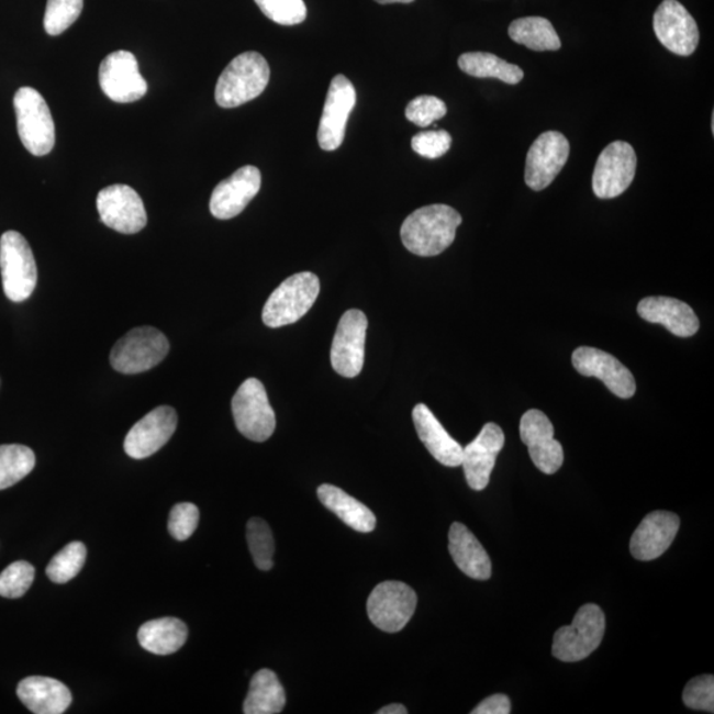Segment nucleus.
Wrapping results in <instances>:
<instances>
[{
	"label": "nucleus",
	"mask_w": 714,
	"mask_h": 714,
	"mask_svg": "<svg viewBox=\"0 0 714 714\" xmlns=\"http://www.w3.org/2000/svg\"><path fill=\"white\" fill-rule=\"evenodd\" d=\"M460 224L462 216L449 205L422 207L402 224V244L415 256H438L454 243Z\"/></svg>",
	"instance_id": "obj_1"
},
{
	"label": "nucleus",
	"mask_w": 714,
	"mask_h": 714,
	"mask_svg": "<svg viewBox=\"0 0 714 714\" xmlns=\"http://www.w3.org/2000/svg\"><path fill=\"white\" fill-rule=\"evenodd\" d=\"M269 80L270 68L265 57L258 52H245L233 58L219 77L214 99L224 109L242 107L261 96Z\"/></svg>",
	"instance_id": "obj_2"
},
{
	"label": "nucleus",
	"mask_w": 714,
	"mask_h": 714,
	"mask_svg": "<svg viewBox=\"0 0 714 714\" xmlns=\"http://www.w3.org/2000/svg\"><path fill=\"white\" fill-rule=\"evenodd\" d=\"M321 282L314 272L291 276L272 291L263 310V321L270 328L289 326L306 315L320 295Z\"/></svg>",
	"instance_id": "obj_3"
},
{
	"label": "nucleus",
	"mask_w": 714,
	"mask_h": 714,
	"mask_svg": "<svg viewBox=\"0 0 714 714\" xmlns=\"http://www.w3.org/2000/svg\"><path fill=\"white\" fill-rule=\"evenodd\" d=\"M14 108L23 146L35 157H44L54 150L55 121L44 97L34 88H21L14 97Z\"/></svg>",
	"instance_id": "obj_4"
},
{
	"label": "nucleus",
	"mask_w": 714,
	"mask_h": 714,
	"mask_svg": "<svg viewBox=\"0 0 714 714\" xmlns=\"http://www.w3.org/2000/svg\"><path fill=\"white\" fill-rule=\"evenodd\" d=\"M605 628L606 620L602 609L588 603L577 612L571 625L557 629L551 654L565 663L587 659L601 646Z\"/></svg>",
	"instance_id": "obj_5"
},
{
	"label": "nucleus",
	"mask_w": 714,
	"mask_h": 714,
	"mask_svg": "<svg viewBox=\"0 0 714 714\" xmlns=\"http://www.w3.org/2000/svg\"><path fill=\"white\" fill-rule=\"evenodd\" d=\"M0 270L5 297L15 303L27 301L36 289L37 266L34 253L21 233L9 231L0 238Z\"/></svg>",
	"instance_id": "obj_6"
},
{
	"label": "nucleus",
	"mask_w": 714,
	"mask_h": 714,
	"mask_svg": "<svg viewBox=\"0 0 714 714\" xmlns=\"http://www.w3.org/2000/svg\"><path fill=\"white\" fill-rule=\"evenodd\" d=\"M170 350L165 334L148 326L136 327L114 344L110 365L116 372L136 375L160 365Z\"/></svg>",
	"instance_id": "obj_7"
},
{
	"label": "nucleus",
	"mask_w": 714,
	"mask_h": 714,
	"mask_svg": "<svg viewBox=\"0 0 714 714\" xmlns=\"http://www.w3.org/2000/svg\"><path fill=\"white\" fill-rule=\"evenodd\" d=\"M232 413L236 427L244 437L265 443L276 431V413L261 381L250 378L237 389L232 400Z\"/></svg>",
	"instance_id": "obj_8"
},
{
	"label": "nucleus",
	"mask_w": 714,
	"mask_h": 714,
	"mask_svg": "<svg viewBox=\"0 0 714 714\" xmlns=\"http://www.w3.org/2000/svg\"><path fill=\"white\" fill-rule=\"evenodd\" d=\"M417 607V594L404 582L386 581L373 589L367 612L373 625L386 633H399Z\"/></svg>",
	"instance_id": "obj_9"
},
{
	"label": "nucleus",
	"mask_w": 714,
	"mask_h": 714,
	"mask_svg": "<svg viewBox=\"0 0 714 714\" xmlns=\"http://www.w3.org/2000/svg\"><path fill=\"white\" fill-rule=\"evenodd\" d=\"M367 328V316L360 310H348L342 316L331 347V365L343 378L354 379L365 367Z\"/></svg>",
	"instance_id": "obj_10"
},
{
	"label": "nucleus",
	"mask_w": 714,
	"mask_h": 714,
	"mask_svg": "<svg viewBox=\"0 0 714 714\" xmlns=\"http://www.w3.org/2000/svg\"><path fill=\"white\" fill-rule=\"evenodd\" d=\"M636 154L627 142L615 141L600 154L593 172L596 198L614 199L627 191L636 172Z\"/></svg>",
	"instance_id": "obj_11"
},
{
	"label": "nucleus",
	"mask_w": 714,
	"mask_h": 714,
	"mask_svg": "<svg viewBox=\"0 0 714 714\" xmlns=\"http://www.w3.org/2000/svg\"><path fill=\"white\" fill-rule=\"evenodd\" d=\"M101 222L123 235H134L147 225L145 204L132 187L114 185L97 197Z\"/></svg>",
	"instance_id": "obj_12"
},
{
	"label": "nucleus",
	"mask_w": 714,
	"mask_h": 714,
	"mask_svg": "<svg viewBox=\"0 0 714 714\" xmlns=\"http://www.w3.org/2000/svg\"><path fill=\"white\" fill-rule=\"evenodd\" d=\"M356 105L354 83L346 76L337 75L331 81L323 114L317 127V142L324 152H335L346 135L347 121Z\"/></svg>",
	"instance_id": "obj_13"
},
{
	"label": "nucleus",
	"mask_w": 714,
	"mask_h": 714,
	"mask_svg": "<svg viewBox=\"0 0 714 714\" xmlns=\"http://www.w3.org/2000/svg\"><path fill=\"white\" fill-rule=\"evenodd\" d=\"M100 86L110 100L120 103L135 102L147 93L136 57L129 51L110 54L100 65Z\"/></svg>",
	"instance_id": "obj_14"
},
{
	"label": "nucleus",
	"mask_w": 714,
	"mask_h": 714,
	"mask_svg": "<svg viewBox=\"0 0 714 714\" xmlns=\"http://www.w3.org/2000/svg\"><path fill=\"white\" fill-rule=\"evenodd\" d=\"M570 146L567 136L558 132H545L534 142L525 164V183L534 191H543L554 183L567 165Z\"/></svg>",
	"instance_id": "obj_15"
},
{
	"label": "nucleus",
	"mask_w": 714,
	"mask_h": 714,
	"mask_svg": "<svg viewBox=\"0 0 714 714\" xmlns=\"http://www.w3.org/2000/svg\"><path fill=\"white\" fill-rule=\"evenodd\" d=\"M654 31L665 47L679 56H691L700 42L696 21L678 0H665L654 15Z\"/></svg>",
	"instance_id": "obj_16"
},
{
	"label": "nucleus",
	"mask_w": 714,
	"mask_h": 714,
	"mask_svg": "<svg viewBox=\"0 0 714 714\" xmlns=\"http://www.w3.org/2000/svg\"><path fill=\"white\" fill-rule=\"evenodd\" d=\"M521 437L527 445L532 462L547 476H554L564 464V450L555 439V427L547 414L537 409L524 413L521 421Z\"/></svg>",
	"instance_id": "obj_17"
},
{
	"label": "nucleus",
	"mask_w": 714,
	"mask_h": 714,
	"mask_svg": "<svg viewBox=\"0 0 714 714\" xmlns=\"http://www.w3.org/2000/svg\"><path fill=\"white\" fill-rule=\"evenodd\" d=\"M571 361L577 372L585 378L600 379L620 399H632L636 392L633 373L605 350L580 347L574 350Z\"/></svg>",
	"instance_id": "obj_18"
},
{
	"label": "nucleus",
	"mask_w": 714,
	"mask_h": 714,
	"mask_svg": "<svg viewBox=\"0 0 714 714\" xmlns=\"http://www.w3.org/2000/svg\"><path fill=\"white\" fill-rule=\"evenodd\" d=\"M177 426L178 414L174 408H155L127 433L123 449L133 459L152 457L171 439Z\"/></svg>",
	"instance_id": "obj_19"
},
{
	"label": "nucleus",
	"mask_w": 714,
	"mask_h": 714,
	"mask_svg": "<svg viewBox=\"0 0 714 714\" xmlns=\"http://www.w3.org/2000/svg\"><path fill=\"white\" fill-rule=\"evenodd\" d=\"M261 172L255 166H244L214 188L210 201L213 217L231 220L238 216L261 190Z\"/></svg>",
	"instance_id": "obj_20"
},
{
	"label": "nucleus",
	"mask_w": 714,
	"mask_h": 714,
	"mask_svg": "<svg viewBox=\"0 0 714 714\" xmlns=\"http://www.w3.org/2000/svg\"><path fill=\"white\" fill-rule=\"evenodd\" d=\"M505 443L502 427L489 422L471 444L464 447L462 465L470 489L482 491L490 483L499 453Z\"/></svg>",
	"instance_id": "obj_21"
},
{
	"label": "nucleus",
	"mask_w": 714,
	"mask_h": 714,
	"mask_svg": "<svg viewBox=\"0 0 714 714\" xmlns=\"http://www.w3.org/2000/svg\"><path fill=\"white\" fill-rule=\"evenodd\" d=\"M679 527L680 518L672 512H651L635 529L629 542V551L636 560L652 561L671 547Z\"/></svg>",
	"instance_id": "obj_22"
},
{
	"label": "nucleus",
	"mask_w": 714,
	"mask_h": 714,
	"mask_svg": "<svg viewBox=\"0 0 714 714\" xmlns=\"http://www.w3.org/2000/svg\"><path fill=\"white\" fill-rule=\"evenodd\" d=\"M638 314L642 320L661 324L679 337H691L700 328L699 317L692 308L674 298H645L638 304Z\"/></svg>",
	"instance_id": "obj_23"
},
{
	"label": "nucleus",
	"mask_w": 714,
	"mask_h": 714,
	"mask_svg": "<svg viewBox=\"0 0 714 714\" xmlns=\"http://www.w3.org/2000/svg\"><path fill=\"white\" fill-rule=\"evenodd\" d=\"M413 422L421 443L428 453L447 467L462 465L464 447L454 439L425 404L415 405Z\"/></svg>",
	"instance_id": "obj_24"
},
{
	"label": "nucleus",
	"mask_w": 714,
	"mask_h": 714,
	"mask_svg": "<svg viewBox=\"0 0 714 714\" xmlns=\"http://www.w3.org/2000/svg\"><path fill=\"white\" fill-rule=\"evenodd\" d=\"M18 698L35 714H62L71 704L69 688L52 678L30 677L18 685Z\"/></svg>",
	"instance_id": "obj_25"
},
{
	"label": "nucleus",
	"mask_w": 714,
	"mask_h": 714,
	"mask_svg": "<svg viewBox=\"0 0 714 714\" xmlns=\"http://www.w3.org/2000/svg\"><path fill=\"white\" fill-rule=\"evenodd\" d=\"M449 551L460 571L470 579H491L492 564L483 545L462 523H454L449 532Z\"/></svg>",
	"instance_id": "obj_26"
},
{
	"label": "nucleus",
	"mask_w": 714,
	"mask_h": 714,
	"mask_svg": "<svg viewBox=\"0 0 714 714\" xmlns=\"http://www.w3.org/2000/svg\"><path fill=\"white\" fill-rule=\"evenodd\" d=\"M317 498L324 507L334 512L348 527L361 532V534H369L375 529L376 516L373 512L339 487L322 484L317 489Z\"/></svg>",
	"instance_id": "obj_27"
},
{
	"label": "nucleus",
	"mask_w": 714,
	"mask_h": 714,
	"mask_svg": "<svg viewBox=\"0 0 714 714\" xmlns=\"http://www.w3.org/2000/svg\"><path fill=\"white\" fill-rule=\"evenodd\" d=\"M187 638L186 623L172 616L143 623L138 632L142 648L160 657L179 651L186 645Z\"/></svg>",
	"instance_id": "obj_28"
},
{
	"label": "nucleus",
	"mask_w": 714,
	"mask_h": 714,
	"mask_svg": "<svg viewBox=\"0 0 714 714\" xmlns=\"http://www.w3.org/2000/svg\"><path fill=\"white\" fill-rule=\"evenodd\" d=\"M286 693L276 672L258 671L250 680L248 696L244 701L245 714H277L283 711Z\"/></svg>",
	"instance_id": "obj_29"
},
{
	"label": "nucleus",
	"mask_w": 714,
	"mask_h": 714,
	"mask_svg": "<svg viewBox=\"0 0 714 714\" xmlns=\"http://www.w3.org/2000/svg\"><path fill=\"white\" fill-rule=\"evenodd\" d=\"M460 70L477 79H497L510 86H516L524 77L517 65L510 64L489 52H469L458 58Z\"/></svg>",
	"instance_id": "obj_30"
},
{
	"label": "nucleus",
	"mask_w": 714,
	"mask_h": 714,
	"mask_svg": "<svg viewBox=\"0 0 714 714\" xmlns=\"http://www.w3.org/2000/svg\"><path fill=\"white\" fill-rule=\"evenodd\" d=\"M509 35L517 44L537 51H558L561 48V41L548 19L542 16H528L512 22Z\"/></svg>",
	"instance_id": "obj_31"
},
{
	"label": "nucleus",
	"mask_w": 714,
	"mask_h": 714,
	"mask_svg": "<svg viewBox=\"0 0 714 714\" xmlns=\"http://www.w3.org/2000/svg\"><path fill=\"white\" fill-rule=\"evenodd\" d=\"M35 453L23 445L0 446V491L21 482L35 469Z\"/></svg>",
	"instance_id": "obj_32"
},
{
	"label": "nucleus",
	"mask_w": 714,
	"mask_h": 714,
	"mask_svg": "<svg viewBox=\"0 0 714 714\" xmlns=\"http://www.w3.org/2000/svg\"><path fill=\"white\" fill-rule=\"evenodd\" d=\"M87 561V547L81 542H74L64 547L52 558L47 576L52 582L67 583L79 576Z\"/></svg>",
	"instance_id": "obj_33"
},
{
	"label": "nucleus",
	"mask_w": 714,
	"mask_h": 714,
	"mask_svg": "<svg viewBox=\"0 0 714 714\" xmlns=\"http://www.w3.org/2000/svg\"><path fill=\"white\" fill-rule=\"evenodd\" d=\"M246 540H248L253 561L259 570L268 571L272 568L275 556V538H272L269 524L264 518L253 517L246 525Z\"/></svg>",
	"instance_id": "obj_34"
},
{
	"label": "nucleus",
	"mask_w": 714,
	"mask_h": 714,
	"mask_svg": "<svg viewBox=\"0 0 714 714\" xmlns=\"http://www.w3.org/2000/svg\"><path fill=\"white\" fill-rule=\"evenodd\" d=\"M83 0H48L44 29L51 36L62 35L81 15Z\"/></svg>",
	"instance_id": "obj_35"
},
{
	"label": "nucleus",
	"mask_w": 714,
	"mask_h": 714,
	"mask_svg": "<svg viewBox=\"0 0 714 714\" xmlns=\"http://www.w3.org/2000/svg\"><path fill=\"white\" fill-rule=\"evenodd\" d=\"M35 580V568L27 561H15L0 573V595L4 599H21Z\"/></svg>",
	"instance_id": "obj_36"
},
{
	"label": "nucleus",
	"mask_w": 714,
	"mask_h": 714,
	"mask_svg": "<svg viewBox=\"0 0 714 714\" xmlns=\"http://www.w3.org/2000/svg\"><path fill=\"white\" fill-rule=\"evenodd\" d=\"M270 21L281 25H297L306 21L308 8L303 0H255Z\"/></svg>",
	"instance_id": "obj_37"
},
{
	"label": "nucleus",
	"mask_w": 714,
	"mask_h": 714,
	"mask_svg": "<svg viewBox=\"0 0 714 714\" xmlns=\"http://www.w3.org/2000/svg\"><path fill=\"white\" fill-rule=\"evenodd\" d=\"M446 113V103L434 96L415 97L405 110L408 121L420 127L431 126L432 123L444 119Z\"/></svg>",
	"instance_id": "obj_38"
},
{
	"label": "nucleus",
	"mask_w": 714,
	"mask_h": 714,
	"mask_svg": "<svg viewBox=\"0 0 714 714\" xmlns=\"http://www.w3.org/2000/svg\"><path fill=\"white\" fill-rule=\"evenodd\" d=\"M200 512L192 503H179L174 505L170 517H168V532L178 542H186L190 538L199 525Z\"/></svg>",
	"instance_id": "obj_39"
},
{
	"label": "nucleus",
	"mask_w": 714,
	"mask_h": 714,
	"mask_svg": "<svg viewBox=\"0 0 714 714\" xmlns=\"http://www.w3.org/2000/svg\"><path fill=\"white\" fill-rule=\"evenodd\" d=\"M683 701L694 711L714 712V678L703 674L688 681L684 688Z\"/></svg>",
	"instance_id": "obj_40"
},
{
	"label": "nucleus",
	"mask_w": 714,
	"mask_h": 714,
	"mask_svg": "<svg viewBox=\"0 0 714 714\" xmlns=\"http://www.w3.org/2000/svg\"><path fill=\"white\" fill-rule=\"evenodd\" d=\"M451 135L446 130H432L415 134L412 138V148L421 157L437 159L450 150Z\"/></svg>",
	"instance_id": "obj_41"
},
{
	"label": "nucleus",
	"mask_w": 714,
	"mask_h": 714,
	"mask_svg": "<svg viewBox=\"0 0 714 714\" xmlns=\"http://www.w3.org/2000/svg\"><path fill=\"white\" fill-rule=\"evenodd\" d=\"M472 714H510L511 701L505 694L498 693L487 698L480 703Z\"/></svg>",
	"instance_id": "obj_42"
},
{
	"label": "nucleus",
	"mask_w": 714,
	"mask_h": 714,
	"mask_svg": "<svg viewBox=\"0 0 714 714\" xmlns=\"http://www.w3.org/2000/svg\"><path fill=\"white\" fill-rule=\"evenodd\" d=\"M379 714H406V707L401 704H391L387 705L384 707H381L380 711H378Z\"/></svg>",
	"instance_id": "obj_43"
},
{
	"label": "nucleus",
	"mask_w": 714,
	"mask_h": 714,
	"mask_svg": "<svg viewBox=\"0 0 714 714\" xmlns=\"http://www.w3.org/2000/svg\"><path fill=\"white\" fill-rule=\"evenodd\" d=\"M380 4H392V3H412L414 0H376Z\"/></svg>",
	"instance_id": "obj_44"
}]
</instances>
